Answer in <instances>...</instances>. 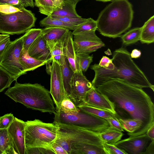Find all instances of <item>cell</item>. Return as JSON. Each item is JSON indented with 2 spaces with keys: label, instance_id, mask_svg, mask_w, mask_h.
<instances>
[{
  "label": "cell",
  "instance_id": "cell-7",
  "mask_svg": "<svg viewBox=\"0 0 154 154\" xmlns=\"http://www.w3.org/2000/svg\"><path fill=\"white\" fill-rule=\"evenodd\" d=\"M36 19L32 11L24 7L12 14L0 12V33L9 35L24 33L35 26Z\"/></svg>",
  "mask_w": 154,
  "mask_h": 154
},
{
  "label": "cell",
  "instance_id": "cell-50",
  "mask_svg": "<svg viewBox=\"0 0 154 154\" xmlns=\"http://www.w3.org/2000/svg\"><path fill=\"white\" fill-rule=\"evenodd\" d=\"M53 3L54 9L57 8L61 9L64 5V0H54Z\"/></svg>",
  "mask_w": 154,
  "mask_h": 154
},
{
  "label": "cell",
  "instance_id": "cell-53",
  "mask_svg": "<svg viewBox=\"0 0 154 154\" xmlns=\"http://www.w3.org/2000/svg\"><path fill=\"white\" fill-rule=\"evenodd\" d=\"M11 0H0V4H9Z\"/></svg>",
  "mask_w": 154,
  "mask_h": 154
},
{
  "label": "cell",
  "instance_id": "cell-2",
  "mask_svg": "<svg viewBox=\"0 0 154 154\" xmlns=\"http://www.w3.org/2000/svg\"><path fill=\"white\" fill-rule=\"evenodd\" d=\"M131 58L130 52L122 47L113 52L112 69L103 68L97 64L92 65L91 69L95 73L91 82L93 87L96 88L108 80L117 79L141 88H149L154 91V85Z\"/></svg>",
  "mask_w": 154,
  "mask_h": 154
},
{
  "label": "cell",
  "instance_id": "cell-11",
  "mask_svg": "<svg viewBox=\"0 0 154 154\" xmlns=\"http://www.w3.org/2000/svg\"><path fill=\"white\" fill-rule=\"evenodd\" d=\"M92 87L91 82L84 75L82 72H74L71 79L70 94L69 98L78 107L83 104L87 93Z\"/></svg>",
  "mask_w": 154,
  "mask_h": 154
},
{
  "label": "cell",
  "instance_id": "cell-28",
  "mask_svg": "<svg viewBox=\"0 0 154 154\" xmlns=\"http://www.w3.org/2000/svg\"><path fill=\"white\" fill-rule=\"evenodd\" d=\"M64 40L54 44H47L50 51L52 60L56 61L60 65L61 64L64 56L63 48Z\"/></svg>",
  "mask_w": 154,
  "mask_h": 154
},
{
  "label": "cell",
  "instance_id": "cell-13",
  "mask_svg": "<svg viewBox=\"0 0 154 154\" xmlns=\"http://www.w3.org/2000/svg\"><path fill=\"white\" fill-rule=\"evenodd\" d=\"M25 122L15 117L7 128L8 135L17 154H26Z\"/></svg>",
  "mask_w": 154,
  "mask_h": 154
},
{
  "label": "cell",
  "instance_id": "cell-20",
  "mask_svg": "<svg viewBox=\"0 0 154 154\" xmlns=\"http://www.w3.org/2000/svg\"><path fill=\"white\" fill-rule=\"evenodd\" d=\"M60 66L66 96L69 97L70 94L71 79L74 72L64 55Z\"/></svg>",
  "mask_w": 154,
  "mask_h": 154
},
{
  "label": "cell",
  "instance_id": "cell-49",
  "mask_svg": "<svg viewBox=\"0 0 154 154\" xmlns=\"http://www.w3.org/2000/svg\"><path fill=\"white\" fill-rule=\"evenodd\" d=\"M146 133L152 140H154V124L149 128Z\"/></svg>",
  "mask_w": 154,
  "mask_h": 154
},
{
  "label": "cell",
  "instance_id": "cell-40",
  "mask_svg": "<svg viewBox=\"0 0 154 154\" xmlns=\"http://www.w3.org/2000/svg\"><path fill=\"white\" fill-rule=\"evenodd\" d=\"M103 147L106 154H127L125 151L119 149L113 144L103 142Z\"/></svg>",
  "mask_w": 154,
  "mask_h": 154
},
{
  "label": "cell",
  "instance_id": "cell-58",
  "mask_svg": "<svg viewBox=\"0 0 154 154\" xmlns=\"http://www.w3.org/2000/svg\"><path fill=\"white\" fill-rule=\"evenodd\" d=\"M52 0V1L53 2H54V0Z\"/></svg>",
  "mask_w": 154,
  "mask_h": 154
},
{
  "label": "cell",
  "instance_id": "cell-41",
  "mask_svg": "<svg viewBox=\"0 0 154 154\" xmlns=\"http://www.w3.org/2000/svg\"><path fill=\"white\" fill-rule=\"evenodd\" d=\"M63 21L76 26H78L86 21L88 18H84L81 17H53Z\"/></svg>",
  "mask_w": 154,
  "mask_h": 154
},
{
  "label": "cell",
  "instance_id": "cell-26",
  "mask_svg": "<svg viewBox=\"0 0 154 154\" xmlns=\"http://www.w3.org/2000/svg\"><path fill=\"white\" fill-rule=\"evenodd\" d=\"M0 149L3 154H17L10 139L7 129H0Z\"/></svg>",
  "mask_w": 154,
  "mask_h": 154
},
{
  "label": "cell",
  "instance_id": "cell-25",
  "mask_svg": "<svg viewBox=\"0 0 154 154\" xmlns=\"http://www.w3.org/2000/svg\"><path fill=\"white\" fill-rule=\"evenodd\" d=\"M103 142L110 144H114L120 140L123 135L121 131L111 128L98 133Z\"/></svg>",
  "mask_w": 154,
  "mask_h": 154
},
{
  "label": "cell",
  "instance_id": "cell-30",
  "mask_svg": "<svg viewBox=\"0 0 154 154\" xmlns=\"http://www.w3.org/2000/svg\"><path fill=\"white\" fill-rule=\"evenodd\" d=\"M141 30V27H136L122 35L120 37L123 44L128 45L140 40Z\"/></svg>",
  "mask_w": 154,
  "mask_h": 154
},
{
  "label": "cell",
  "instance_id": "cell-8",
  "mask_svg": "<svg viewBox=\"0 0 154 154\" xmlns=\"http://www.w3.org/2000/svg\"><path fill=\"white\" fill-rule=\"evenodd\" d=\"M23 48V36L11 41L7 46L0 62V66L17 81L21 75L26 74L19 60L20 52Z\"/></svg>",
  "mask_w": 154,
  "mask_h": 154
},
{
  "label": "cell",
  "instance_id": "cell-35",
  "mask_svg": "<svg viewBox=\"0 0 154 154\" xmlns=\"http://www.w3.org/2000/svg\"><path fill=\"white\" fill-rule=\"evenodd\" d=\"M14 81L11 75L0 66V93L9 88Z\"/></svg>",
  "mask_w": 154,
  "mask_h": 154
},
{
  "label": "cell",
  "instance_id": "cell-17",
  "mask_svg": "<svg viewBox=\"0 0 154 154\" xmlns=\"http://www.w3.org/2000/svg\"><path fill=\"white\" fill-rule=\"evenodd\" d=\"M69 30L60 27H46L42 29L41 35L47 44H52L63 40Z\"/></svg>",
  "mask_w": 154,
  "mask_h": 154
},
{
  "label": "cell",
  "instance_id": "cell-33",
  "mask_svg": "<svg viewBox=\"0 0 154 154\" xmlns=\"http://www.w3.org/2000/svg\"><path fill=\"white\" fill-rule=\"evenodd\" d=\"M35 5L38 8L42 14L51 16L54 10V3L52 0H35Z\"/></svg>",
  "mask_w": 154,
  "mask_h": 154
},
{
  "label": "cell",
  "instance_id": "cell-36",
  "mask_svg": "<svg viewBox=\"0 0 154 154\" xmlns=\"http://www.w3.org/2000/svg\"><path fill=\"white\" fill-rule=\"evenodd\" d=\"M97 29L96 21L89 18L86 21L77 26L72 32V34Z\"/></svg>",
  "mask_w": 154,
  "mask_h": 154
},
{
  "label": "cell",
  "instance_id": "cell-46",
  "mask_svg": "<svg viewBox=\"0 0 154 154\" xmlns=\"http://www.w3.org/2000/svg\"><path fill=\"white\" fill-rule=\"evenodd\" d=\"M112 63L111 59L106 56H104L103 57L98 64L101 67L107 68Z\"/></svg>",
  "mask_w": 154,
  "mask_h": 154
},
{
  "label": "cell",
  "instance_id": "cell-31",
  "mask_svg": "<svg viewBox=\"0 0 154 154\" xmlns=\"http://www.w3.org/2000/svg\"><path fill=\"white\" fill-rule=\"evenodd\" d=\"M93 55L85 54L76 53L75 60L77 71L86 72L93 61Z\"/></svg>",
  "mask_w": 154,
  "mask_h": 154
},
{
  "label": "cell",
  "instance_id": "cell-21",
  "mask_svg": "<svg viewBox=\"0 0 154 154\" xmlns=\"http://www.w3.org/2000/svg\"><path fill=\"white\" fill-rule=\"evenodd\" d=\"M19 60L23 71H28L33 70L45 64L46 63L37 60L30 56L28 51L23 48L19 56Z\"/></svg>",
  "mask_w": 154,
  "mask_h": 154
},
{
  "label": "cell",
  "instance_id": "cell-42",
  "mask_svg": "<svg viewBox=\"0 0 154 154\" xmlns=\"http://www.w3.org/2000/svg\"><path fill=\"white\" fill-rule=\"evenodd\" d=\"M14 117L11 113L0 117V129H7L13 121Z\"/></svg>",
  "mask_w": 154,
  "mask_h": 154
},
{
  "label": "cell",
  "instance_id": "cell-45",
  "mask_svg": "<svg viewBox=\"0 0 154 154\" xmlns=\"http://www.w3.org/2000/svg\"><path fill=\"white\" fill-rule=\"evenodd\" d=\"M55 154H68L67 152L61 146L53 142L51 145Z\"/></svg>",
  "mask_w": 154,
  "mask_h": 154
},
{
  "label": "cell",
  "instance_id": "cell-5",
  "mask_svg": "<svg viewBox=\"0 0 154 154\" xmlns=\"http://www.w3.org/2000/svg\"><path fill=\"white\" fill-rule=\"evenodd\" d=\"M25 122L26 148L51 147L57 135L58 128L57 125L54 122H44L38 119Z\"/></svg>",
  "mask_w": 154,
  "mask_h": 154
},
{
  "label": "cell",
  "instance_id": "cell-14",
  "mask_svg": "<svg viewBox=\"0 0 154 154\" xmlns=\"http://www.w3.org/2000/svg\"><path fill=\"white\" fill-rule=\"evenodd\" d=\"M151 141L146 133L136 136H129L113 144L127 154H143Z\"/></svg>",
  "mask_w": 154,
  "mask_h": 154
},
{
  "label": "cell",
  "instance_id": "cell-4",
  "mask_svg": "<svg viewBox=\"0 0 154 154\" xmlns=\"http://www.w3.org/2000/svg\"><path fill=\"white\" fill-rule=\"evenodd\" d=\"M5 94L27 108L50 114H55L57 112L50 91L40 84H21L16 81Z\"/></svg>",
  "mask_w": 154,
  "mask_h": 154
},
{
  "label": "cell",
  "instance_id": "cell-55",
  "mask_svg": "<svg viewBox=\"0 0 154 154\" xmlns=\"http://www.w3.org/2000/svg\"><path fill=\"white\" fill-rule=\"evenodd\" d=\"M96 0L97 1H99L106 2H111L113 0Z\"/></svg>",
  "mask_w": 154,
  "mask_h": 154
},
{
  "label": "cell",
  "instance_id": "cell-56",
  "mask_svg": "<svg viewBox=\"0 0 154 154\" xmlns=\"http://www.w3.org/2000/svg\"><path fill=\"white\" fill-rule=\"evenodd\" d=\"M5 34H0V38L4 35Z\"/></svg>",
  "mask_w": 154,
  "mask_h": 154
},
{
  "label": "cell",
  "instance_id": "cell-44",
  "mask_svg": "<svg viewBox=\"0 0 154 154\" xmlns=\"http://www.w3.org/2000/svg\"><path fill=\"white\" fill-rule=\"evenodd\" d=\"M10 36H9L0 42V62L5 49L11 42Z\"/></svg>",
  "mask_w": 154,
  "mask_h": 154
},
{
  "label": "cell",
  "instance_id": "cell-51",
  "mask_svg": "<svg viewBox=\"0 0 154 154\" xmlns=\"http://www.w3.org/2000/svg\"><path fill=\"white\" fill-rule=\"evenodd\" d=\"M141 55L140 51L136 49H134L130 54V56L131 58H138L140 57Z\"/></svg>",
  "mask_w": 154,
  "mask_h": 154
},
{
  "label": "cell",
  "instance_id": "cell-27",
  "mask_svg": "<svg viewBox=\"0 0 154 154\" xmlns=\"http://www.w3.org/2000/svg\"><path fill=\"white\" fill-rule=\"evenodd\" d=\"M118 119L122 128L128 132L127 134L129 136H132L142 125V121L138 119Z\"/></svg>",
  "mask_w": 154,
  "mask_h": 154
},
{
  "label": "cell",
  "instance_id": "cell-48",
  "mask_svg": "<svg viewBox=\"0 0 154 154\" xmlns=\"http://www.w3.org/2000/svg\"><path fill=\"white\" fill-rule=\"evenodd\" d=\"M22 5L24 7L30 6L33 8L34 4L33 0H20Z\"/></svg>",
  "mask_w": 154,
  "mask_h": 154
},
{
  "label": "cell",
  "instance_id": "cell-37",
  "mask_svg": "<svg viewBox=\"0 0 154 154\" xmlns=\"http://www.w3.org/2000/svg\"><path fill=\"white\" fill-rule=\"evenodd\" d=\"M55 154L51 147H35L26 148V154Z\"/></svg>",
  "mask_w": 154,
  "mask_h": 154
},
{
  "label": "cell",
  "instance_id": "cell-1",
  "mask_svg": "<svg viewBox=\"0 0 154 154\" xmlns=\"http://www.w3.org/2000/svg\"><path fill=\"white\" fill-rule=\"evenodd\" d=\"M96 88L112 103L118 119L142 121L141 127L132 136L146 133L154 124L153 103L142 88L117 79H110Z\"/></svg>",
  "mask_w": 154,
  "mask_h": 154
},
{
  "label": "cell",
  "instance_id": "cell-32",
  "mask_svg": "<svg viewBox=\"0 0 154 154\" xmlns=\"http://www.w3.org/2000/svg\"><path fill=\"white\" fill-rule=\"evenodd\" d=\"M42 29L32 28L28 30L23 36V48L28 51L34 41L41 34Z\"/></svg>",
  "mask_w": 154,
  "mask_h": 154
},
{
  "label": "cell",
  "instance_id": "cell-57",
  "mask_svg": "<svg viewBox=\"0 0 154 154\" xmlns=\"http://www.w3.org/2000/svg\"><path fill=\"white\" fill-rule=\"evenodd\" d=\"M0 154H3L2 152L1 151L0 149Z\"/></svg>",
  "mask_w": 154,
  "mask_h": 154
},
{
  "label": "cell",
  "instance_id": "cell-52",
  "mask_svg": "<svg viewBox=\"0 0 154 154\" xmlns=\"http://www.w3.org/2000/svg\"><path fill=\"white\" fill-rule=\"evenodd\" d=\"M82 0H64L65 1H68L75 5H76L77 4Z\"/></svg>",
  "mask_w": 154,
  "mask_h": 154
},
{
  "label": "cell",
  "instance_id": "cell-10",
  "mask_svg": "<svg viewBox=\"0 0 154 154\" xmlns=\"http://www.w3.org/2000/svg\"><path fill=\"white\" fill-rule=\"evenodd\" d=\"M91 30L73 35V43L76 53L89 54L105 46L102 40Z\"/></svg>",
  "mask_w": 154,
  "mask_h": 154
},
{
  "label": "cell",
  "instance_id": "cell-19",
  "mask_svg": "<svg viewBox=\"0 0 154 154\" xmlns=\"http://www.w3.org/2000/svg\"><path fill=\"white\" fill-rule=\"evenodd\" d=\"M72 32L69 30L63 42L64 55L67 59L70 67L74 72L77 71L76 66V52L73 43Z\"/></svg>",
  "mask_w": 154,
  "mask_h": 154
},
{
  "label": "cell",
  "instance_id": "cell-22",
  "mask_svg": "<svg viewBox=\"0 0 154 154\" xmlns=\"http://www.w3.org/2000/svg\"><path fill=\"white\" fill-rule=\"evenodd\" d=\"M140 41L142 43L154 42V16L151 17L141 27Z\"/></svg>",
  "mask_w": 154,
  "mask_h": 154
},
{
  "label": "cell",
  "instance_id": "cell-38",
  "mask_svg": "<svg viewBox=\"0 0 154 154\" xmlns=\"http://www.w3.org/2000/svg\"><path fill=\"white\" fill-rule=\"evenodd\" d=\"M23 7L21 5L0 4V12L6 14H12L20 11Z\"/></svg>",
  "mask_w": 154,
  "mask_h": 154
},
{
  "label": "cell",
  "instance_id": "cell-23",
  "mask_svg": "<svg viewBox=\"0 0 154 154\" xmlns=\"http://www.w3.org/2000/svg\"><path fill=\"white\" fill-rule=\"evenodd\" d=\"M64 1V5L61 9L55 8L51 15L52 17H81L77 13L76 5L68 1Z\"/></svg>",
  "mask_w": 154,
  "mask_h": 154
},
{
  "label": "cell",
  "instance_id": "cell-24",
  "mask_svg": "<svg viewBox=\"0 0 154 154\" xmlns=\"http://www.w3.org/2000/svg\"><path fill=\"white\" fill-rule=\"evenodd\" d=\"M39 24L42 27H58L73 31L77 26L63 21L51 16H47L41 20Z\"/></svg>",
  "mask_w": 154,
  "mask_h": 154
},
{
  "label": "cell",
  "instance_id": "cell-47",
  "mask_svg": "<svg viewBox=\"0 0 154 154\" xmlns=\"http://www.w3.org/2000/svg\"><path fill=\"white\" fill-rule=\"evenodd\" d=\"M143 154H154V140L149 143Z\"/></svg>",
  "mask_w": 154,
  "mask_h": 154
},
{
  "label": "cell",
  "instance_id": "cell-43",
  "mask_svg": "<svg viewBox=\"0 0 154 154\" xmlns=\"http://www.w3.org/2000/svg\"><path fill=\"white\" fill-rule=\"evenodd\" d=\"M106 120L111 127L114 129L121 132L124 131L119 119L117 118H109Z\"/></svg>",
  "mask_w": 154,
  "mask_h": 154
},
{
  "label": "cell",
  "instance_id": "cell-6",
  "mask_svg": "<svg viewBox=\"0 0 154 154\" xmlns=\"http://www.w3.org/2000/svg\"><path fill=\"white\" fill-rule=\"evenodd\" d=\"M54 114V123L56 124L74 126L98 133L113 128L106 119L81 110L72 114L57 111Z\"/></svg>",
  "mask_w": 154,
  "mask_h": 154
},
{
  "label": "cell",
  "instance_id": "cell-15",
  "mask_svg": "<svg viewBox=\"0 0 154 154\" xmlns=\"http://www.w3.org/2000/svg\"><path fill=\"white\" fill-rule=\"evenodd\" d=\"M29 55L37 60L51 63L52 60L47 43L41 35L32 43L28 50Z\"/></svg>",
  "mask_w": 154,
  "mask_h": 154
},
{
  "label": "cell",
  "instance_id": "cell-16",
  "mask_svg": "<svg viewBox=\"0 0 154 154\" xmlns=\"http://www.w3.org/2000/svg\"><path fill=\"white\" fill-rule=\"evenodd\" d=\"M82 104L104 109L116 114L112 103L93 87L87 93Z\"/></svg>",
  "mask_w": 154,
  "mask_h": 154
},
{
  "label": "cell",
  "instance_id": "cell-18",
  "mask_svg": "<svg viewBox=\"0 0 154 154\" xmlns=\"http://www.w3.org/2000/svg\"><path fill=\"white\" fill-rule=\"evenodd\" d=\"M70 154H106L103 146L94 144L73 142Z\"/></svg>",
  "mask_w": 154,
  "mask_h": 154
},
{
  "label": "cell",
  "instance_id": "cell-9",
  "mask_svg": "<svg viewBox=\"0 0 154 154\" xmlns=\"http://www.w3.org/2000/svg\"><path fill=\"white\" fill-rule=\"evenodd\" d=\"M56 124L58 128V134L66 138L71 143H85L103 146V142L98 133L74 126Z\"/></svg>",
  "mask_w": 154,
  "mask_h": 154
},
{
  "label": "cell",
  "instance_id": "cell-54",
  "mask_svg": "<svg viewBox=\"0 0 154 154\" xmlns=\"http://www.w3.org/2000/svg\"><path fill=\"white\" fill-rule=\"evenodd\" d=\"M9 35L8 34H5L3 36L0 38V42Z\"/></svg>",
  "mask_w": 154,
  "mask_h": 154
},
{
  "label": "cell",
  "instance_id": "cell-29",
  "mask_svg": "<svg viewBox=\"0 0 154 154\" xmlns=\"http://www.w3.org/2000/svg\"><path fill=\"white\" fill-rule=\"evenodd\" d=\"M80 110L98 117L106 119L109 118H117L113 113L102 109L82 104L78 107Z\"/></svg>",
  "mask_w": 154,
  "mask_h": 154
},
{
  "label": "cell",
  "instance_id": "cell-34",
  "mask_svg": "<svg viewBox=\"0 0 154 154\" xmlns=\"http://www.w3.org/2000/svg\"><path fill=\"white\" fill-rule=\"evenodd\" d=\"M80 110L68 97L66 96L64 97L61 102L60 111L66 114H72L78 112Z\"/></svg>",
  "mask_w": 154,
  "mask_h": 154
},
{
  "label": "cell",
  "instance_id": "cell-3",
  "mask_svg": "<svg viewBox=\"0 0 154 154\" xmlns=\"http://www.w3.org/2000/svg\"><path fill=\"white\" fill-rule=\"evenodd\" d=\"M134 13L128 0H113L99 13L96 20L97 29L104 36L120 37L131 27Z\"/></svg>",
  "mask_w": 154,
  "mask_h": 154
},
{
  "label": "cell",
  "instance_id": "cell-12",
  "mask_svg": "<svg viewBox=\"0 0 154 154\" xmlns=\"http://www.w3.org/2000/svg\"><path fill=\"white\" fill-rule=\"evenodd\" d=\"M52 63L50 93L56 106L57 111H59L61 102L66 96L60 65L54 60Z\"/></svg>",
  "mask_w": 154,
  "mask_h": 154
},
{
  "label": "cell",
  "instance_id": "cell-39",
  "mask_svg": "<svg viewBox=\"0 0 154 154\" xmlns=\"http://www.w3.org/2000/svg\"><path fill=\"white\" fill-rule=\"evenodd\" d=\"M61 146L66 152L68 154H70L71 143L66 138L58 134L57 136L54 141Z\"/></svg>",
  "mask_w": 154,
  "mask_h": 154
}]
</instances>
